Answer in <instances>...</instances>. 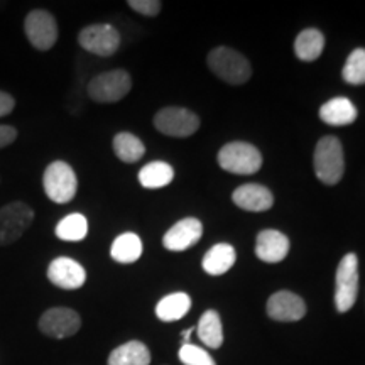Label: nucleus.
Returning <instances> with one entry per match:
<instances>
[{"label":"nucleus","mask_w":365,"mask_h":365,"mask_svg":"<svg viewBox=\"0 0 365 365\" xmlns=\"http://www.w3.org/2000/svg\"><path fill=\"white\" fill-rule=\"evenodd\" d=\"M314 175L323 185L333 186L340 182L345 173L344 148L339 137L325 135L318 140L313 154Z\"/></svg>","instance_id":"obj_1"},{"label":"nucleus","mask_w":365,"mask_h":365,"mask_svg":"<svg viewBox=\"0 0 365 365\" xmlns=\"http://www.w3.org/2000/svg\"><path fill=\"white\" fill-rule=\"evenodd\" d=\"M207 63L218 78L230 85H244L247 83L252 76V68H250L249 59L242 56L235 49L225 48H215L210 51Z\"/></svg>","instance_id":"obj_2"},{"label":"nucleus","mask_w":365,"mask_h":365,"mask_svg":"<svg viewBox=\"0 0 365 365\" xmlns=\"http://www.w3.org/2000/svg\"><path fill=\"white\" fill-rule=\"evenodd\" d=\"M217 161L222 170L232 175H255L262 168V154L255 145L249 143H228L218 153Z\"/></svg>","instance_id":"obj_3"},{"label":"nucleus","mask_w":365,"mask_h":365,"mask_svg":"<svg viewBox=\"0 0 365 365\" xmlns=\"http://www.w3.org/2000/svg\"><path fill=\"white\" fill-rule=\"evenodd\" d=\"M359 296V257L350 252L341 257L335 276V308L339 313L352 309Z\"/></svg>","instance_id":"obj_4"},{"label":"nucleus","mask_w":365,"mask_h":365,"mask_svg":"<svg viewBox=\"0 0 365 365\" xmlns=\"http://www.w3.org/2000/svg\"><path fill=\"white\" fill-rule=\"evenodd\" d=\"M43 186L48 198L54 203L65 205L75 198L78 190V180L70 164L65 161H54L46 168Z\"/></svg>","instance_id":"obj_5"},{"label":"nucleus","mask_w":365,"mask_h":365,"mask_svg":"<svg viewBox=\"0 0 365 365\" xmlns=\"http://www.w3.org/2000/svg\"><path fill=\"white\" fill-rule=\"evenodd\" d=\"M132 78L125 70L100 73L88 83V97L97 103H117L129 95Z\"/></svg>","instance_id":"obj_6"},{"label":"nucleus","mask_w":365,"mask_h":365,"mask_svg":"<svg viewBox=\"0 0 365 365\" xmlns=\"http://www.w3.org/2000/svg\"><path fill=\"white\" fill-rule=\"evenodd\" d=\"M34 222V210L22 202H12L0 208V247L11 245L29 230Z\"/></svg>","instance_id":"obj_7"},{"label":"nucleus","mask_w":365,"mask_h":365,"mask_svg":"<svg viewBox=\"0 0 365 365\" xmlns=\"http://www.w3.org/2000/svg\"><path fill=\"white\" fill-rule=\"evenodd\" d=\"M26 38L38 51H49L58 41V24L53 14L44 9L31 11L24 19Z\"/></svg>","instance_id":"obj_8"},{"label":"nucleus","mask_w":365,"mask_h":365,"mask_svg":"<svg viewBox=\"0 0 365 365\" xmlns=\"http://www.w3.org/2000/svg\"><path fill=\"white\" fill-rule=\"evenodd\" d=\"M120 33L112 24H91L80 31L78 43L95 56L108 58L120 48Z\"/></svg>","instance_id":"obj_9"},{"label":"nucleus","mask_w":365,"mask_h":365,"mask_svg":"<svg viewBox=\"0 0 365 365\" xmlns=\"http://www.w3.org/2000/svg\"><path fill=\"white\" fill-rule=\"evenodd\" d=\"M38 327L41 333L49 339H70L81 328V317L71 308H49L41 314Z\"/></svg>","instance_id":"obj_10"},{"label":"nucleus","mask_w":365,"mask_h":365,"mask_svg":"<svg viewBox=\"0 0 365 365\" xmlns=\"http://www.w3.org/2000/svg\"><path fill=\"white\" fill-rule=\"evenodd\" d=\"M154 125L164 135L190 137L200 129V118L188 108L166 107L156 113Z\"/></svg>","instance_id":"obj_11"},{"label":"nucleus","mask_w":365,"mask_h":365,"mask_svg":"<svg viewBox=\"0 0 365 365\" xmlns=\"http://www.w3.org/2000/svg\"><path fill=\"white\" fill-rule=\"evenodd\" d=\"M267 317L274 322L293 323L299 322L307 314V303L301 296L291 293V291H277L266 304Z\"/></svg>","instance_id":"obj_12"},{"label":"nucleus","mask_w":365,"mask_h":365,"mask_svg":"<svg viewBox=\"0 0 365 365\" xmlns=\"http://www.w3.org/2000/svg\"><path fill=\"white\" fill-rule=\"evenodd\" d=\"M48 279L59 289H80L86 281L85 267L70 257H58L49 264Z\"/></svg>","instance_id":"obj_13"},{"label":"nucleus","mask_w":365,"mask_h":365,"mask_svg":"<svg viewBox=\"0 0 365 365\" xmlns=\"http://www.w3.org/2000/svg\"><path fill=\"white\" fill-rule=\"evenodd\" d=\"M203 225L198 218H185L175 223L163 237V245L171 252H182L202 239Z\"/></svg>","instance_id":"obj_14"},{"label":"nucleus","mask_w":365,"mask_h":365,"mask_svg":"<svg viewBox=\"0 0 365 365\" xmlns=\"http://www.w3.org/2000/svg\"><path fill=\"white\" fill-rule=\"evenodd\" d=\"M287 252H289V239L279 230H262L257 235V242H255V255L261 259L262 262L267 264H277L284 261Z\"/></svg>","instance_id":"obj_15"},{"label":"nucleus","mask_w":365,"mask_h":365,"mask_svg":"<svg viewBox=\"0 0 365 365\" xmlns=\"http://www.w3.org/2000/svg\"><path fill=\"white\" fill-rule=\"evenodd\" d=\"M232 200L237 207L247 212H267L274 205V196L266 186L249 182L242 185L234 191Z\"/></svg>","instance_id":"obj_16"},{"label":"nucleus","mask_w":365,"mask_h":365,"mask_svg":"<svg viewBox=\"0 0 365 365\" xmlns=\"http://www.w3.org/2000/svg\"><path fill=\"white\" fill-rule=\"evenodd\" d=\"M319 118L328 125L341 127L350 125L357 120V107L345 97L328 100L319 108Z\"/></svg>","instance_id":"obj_17"},{"label":"nucleus","mask_w":365,"mask_h":365,"mask_svg":"<svg viewBox=\"0 0 365 365\" xmlns=\"http://www.w3.org/2000/svg\"><path fill=\"white\" fill-rule=\"evenodd\" d=\"M150 352L148 345L139 340L127 341L118 345L112 354L108 355L107 365H149Z\"/></svg>","instance_id":"obj_18"},{"label":"nucleus","mask_w":365,"mask_h":365,"mask_svg":"<svg viewBox=\"0 0 365 365\" xmlns=\"http://www.w3.org/2000/svg\"><path fill=\"white\" fill-rule=\"evenodd\" d=\"M237 254L235 249L228 244H217L205 254L203 271L210 276H222L228 272L235 264Z\"/></svg>","instance_id":"obj_19"},{"label":"nucleus","mask_w":365,"mask_h":365,"mask_svg":"<svg viewBox=\"0 0 365 365\" xmlns=\"http://www.w3.org/2000/svg\"><path fill=\"white\" fill-rule=\"evenodd\" d=\"M325 48V36L318 29H304L294 41V53L301 61H314L322 56Z\"/></svg>","instance_id":"obj_20"},{"label":"nucleus","mask_w":365,"mask_h":365,"mask_svg":"<svg viewBox=\"0 0 365 365\" xmlns=\"http://www.w3.org/2000/svg\"><path fill=\"white\" fill-rule=\"evenodd\" d=\"M112 259L118 264H132L143 255V240L139 235L127 232L118 235L110 247Z\"/></svg>","instance_id":"obj_21"},{"label":"nucleus","mask_w":365,"mask_h":365,"mask_svg":"<svg viewBox=\"0 0 365 365\" xmlns=\"http://www.w3.org/2000/svg\"><path fill=\"white\" fill-rule=\"evenodd\" d=\"M198 339L203 341L210 349H220L223 344V327L222 318L215 309H207L200 318L198 327Z\"/></svg>","instance_id":"obj_22"},{"label":"nucleus","mask_w":365,"mask_h":365,"mask_svg":"<svg viewBox=\"0 0 365 365\" xmlns=\"http://www.w3.org/2000/svg\"><path fill=\"white\" fill-rule=\"evenodd\" d=\"M175 178V170L168 163L154 161L145 164L139 171V182L148 190H158L168 186Z\"/></svg>","instance_id":"obj_23"},{"label":"nucleus","mask_w":365,"mask_h":365,"mask_svg":"<svg viewBox=\"0 0 365 365\" xmlns=\"http://www.w3.org/2000/svg\"><path fill=\"white\" fill-rule=\"evenodd\" d=\"M191 308V298L186 293H173L163 298L156 307V317L161 322H176Z\"/></svg>","instance_id":"obj_24"},{"label":"nucleus","mask_w":365,"mask_h":365,"mask_svg":"<svg viewBox=\"0 0 365 365\" xmlns=\"http://www.w3.org/2000/svg\"><path fill=\"white\" fill-rule=\"evenodd\" d=\"M113 153L122 163L132 164L137 163L145 154L143 140L130 132H118L113 137Z\"/></svg>","instance_id":"obj_25"},{"label":"nucleus","mask_w":365,"mask_h":365,"mask_svg":"<svg viewBox=\"0 0 365 365\" xmlns=\"http://www.w3.org/2000/svg\"><path fill=\"white\" fill-rule=\"evenodd\" d=\"M56 237L66 242H80L88 234V222L81 213H71L56 225Z\"/></svg>","instance_id":"obj_26"},{"label":"nucleus","mask_w":365,"mask_h":365,"mask_svg":"<svg viewBox=\"0 0 365 365\" xmlns=\"http://www.w3.org/2000/svg\"><path fill=\"white\" fill-rule=\"evenodd\" d=\"M341 76L350 85H365V49L357 48L346 58Z\"/></svg>","instance_id":"obj_27"},{"label":"nucleus","mask_w":365,"mask_h":365,"mask_svg":"<svg viewBox=\"0 0 365 365\" xmlns=\"http://www.w3.org/2000/svg\"><path fill=\"white\" fill-rule=\"evenodd\" d=\"M178 357L185 365H217L207 350L193 344H182Z\"/></svg>","instance_id":"obj_28"},{"label":"nucleus","mask_w":365,"mask_h":365,"mask_svg":"<svg viewBox=\"0 0 365 365\" xmlns=\"http://www.w3.org/2000/svg\"><path fill=\"white\" fill-rule=\"evenodd\" d=\"M127 6H129L132 11L143 14L145 17H154L161 12L163 4L159 2V0H129Z\"/></svg>","instance_id":"obj_29"},{"label":"nucleus","mask_w":365,"mask_h":365,"mask_svg":"<svg viewBox=\"0 0 365 365\" xmlns=\"http://www.w3.org/2000/svg\"><path fill=\"white\" fill-rule=\"evenodd\" d=\"M17 129L12 125H0V149L9 148V145L16 143Z\"/></svg>","instance_id":"obj_30"},{"label":"nucleus","mask_w":365,"mask_h":365,"mask_svg":"<svg viewBox=\"0 0 365 365\" xmlns=\"http://www.w3.org/2000/svg\"><path fill=\"white\" fill-rule=\"evenodd\" d=\"M16 108V98L7 91L0 90V117H6Z\"/></svg>","instance_id":"obj_31"},{"label":"nucleus","mask_w":365,"mask_h":365,"mask_svg":"<svg viewBox=\"0 0 365 365\" xmlns=\"http://www.w3.org/2000/svg\"><path fill=\"white\" fill-rule=\"evenodd\" d=\"M193 328H186L185 331H182V335H181V339H182V344H190V336L193 335Z\"/></svg>","instance_id":"obj_32"}]
</instances>
